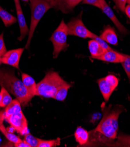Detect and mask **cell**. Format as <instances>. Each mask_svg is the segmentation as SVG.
<instances>
[{
    "instance_id": "obj_1",
    "label": "cell",
    "mask_w": 130,
    "mask_h": 147,
    "mask_svg": "<svg viewBox=\"0 0 130 147\" xmlns=\"http://www.w3.org/2000/svg\"><path fill=\"white\" fill-rule=\"evenodd\" d=\"M124 108L121 105H117L112 108L110 106L104 110L103 119L97 127L94 133L100 134L108 140L117 138L119 129V118Z\"/></svg>"
},
{
    "instance_id": "obj_2",
    "label": "cell",
    "mask_w": 130,
    "mask_h": 147,
    "mask_svg": "<svg viewBox=\"0 0 130 147\" xmlns=\"http://www.w3.org/2000/svg\"><path fill=\"white\" fill-rule=\"evenodd\" d=\"M0 85L15 96L23 106H28L32 98L22 81L17 78L11 71L0 69Z\"/></svg>"
},
{
    "instance_id": "obj_3",
    "label": "cell",
    "mask_w": 130,
    "mask_h": 147,
    "mask_svg": "<svg viewBox=\"0 0 130 147\" xmlns=\"http://www.w3.org/2000/svg\"><path fill=\"white\" fill-rule=\"evenodd\" d=\"M65 82L58 73L49 71L45 77L37 84L36 96L53 98L58 88Z\"/></svg>"
},
{
    "instance_id": "obj_4",
    "label": "cell",
    "mask_w": 130,
    "mask_h": 147,
    "mask_svg": "<svg viewBox=\"0 0 130 147\" xmlns=\"http://www.w3.org/2000/svg\"><path fill=\"white\" fill-rule=\"evenodd\" d=\"M31 9V20L30 31L28 33V40L25 48L29 49L31 39L35 29L45 13L51 8L52 5L45 0H30Z\"/></svg>"
},
{
    "instance_id": "obj_5",
    "label": "cell",
    "mask_w": 130,
    "mask_h": 147,
    "mask_svg": "<svg viewBox=\"0 0 130 147\" xmlns=\"http://www.w3.org/2000/svg\"><path fill=\"white\" fill-rule=\"evenodd\" d=\"M67 26L62 20L50 39L53 45V54L54 58H57L61 51H65L67 48Z\"/></svg>"
},
{
    "instance_id": "obj_6",
    "label": "cell",
    "mask_w": 130,
    "mask_h": 147,
    "mask_svg": "<svg viewBox=\"0 0 130 147\" xmlns=\"http://www.w3.org/2000/svg\"><path fill=\"white\" fill-rule=\"evenodd\" d=\"M68 35L76 36L82 38H92L96 34L90 31L83 24L81 18H77L71 20L67 24Z\"/></svg>"
},
{
    "instance_id": "obj_7",
    "label": "cell",
    "mask_w": 130,
    "mask_h": 147,
    "mask_svg": "<svg viewBox=\"0 0 130 147\" xmlns=\"http://www.w3.org/2000/svg\"><path fill=\"white\" fill-rule=\"evenodd\" d=\"M97 83L104 100L106 102L108 101L112 92L118 86L119 79L113 75H108L105 78L98 79Z\"/></svg>"
},
{
    "instance_id": "obj_8",
    "label": "cell",
    "mask_w": 130,
    "mask_h": 147,
    "mask_svg": "<svg viewBox=\"0 0 130 147\" xmlns=\"http://www.w3.org/2000/svg\"><path fill=\"white\" fill-rule=\"evenodd\" d=\"M5 120L10 124L14 130L17 131L21 136H25L29 133L28 121L22 111L6 117Z\"/></svg>"
},
{
    "instance_id": "obj_9",
    "label": "cell",
    "mask_w": 130,
    "mask_h": 147,
    "mask_svg": "<svg viewBox=\"0 0 130 147\" xmlns=\"http://www.w3.org/2000/svg\"><path fill=\"white\" fill-rule=\"evenodd\" d=\"M24 51V48H18L7 52L1 58L2 63L19 69L20 61Z\"/></svg>"
},
{
    "instance_id": "obj_10",
    "label": "cell",
    "mask_w": 130,
    "mask_h": 147,
    "mask_svg": "<svg viewBox=\"0 0 130 147\" xmlns=\"http://www.w3.org/2000/svg\"><path fill=\"white\" fill-rule=\"evenodd\" d=\"M14 3L15 5V9L17 14V20L18 21L20 29V36L18 37V39L20 41L23 40L26 35L29 33L30 29H28V26L26 23L25 18L21 8L20 0H13Z\"/></svg>"
},
{
    "instance_id": "obj_11",
    "label": "cell",
    "mask_w": 130,
    "mask_h": 147,
    "mask_svg": "<svg viewBox=\"0 0 130 147\" xmlns=\"http://www.w3.org/2000/svg\"><path fill=\"white\" fill-rule=\"evenodd\" d=\"M125 57V54L119 53L112 49L106 51L102 55L96 57V59L110 63H118L124 61Z\"/></svg>"
},
{
    "instance_id": "obj_12",
    "label": "cell",
    "mask_w": 130,
    "mask_h": 147,
    "mask_svg": "<svg viewBox=\"0 0 130 147\" xmlns=\"http://www.w3.org/2000/svg\"><path fill=\"white\" fill-rule=\"evenodd\" d=\"M102 9L103 12L111 20V21L114 23V24L117 27V28L119 29V31L121 34H127L128 33V30L122 25L121 23H120V22L118 20L117 18L115 17L113 11L106 3V0H102Z\"/></svg>"
},
{
    "instance_id": "obj_13",
    "label": "cell",
    "mask_w": 130,
    "mask_h": 147,
    "mask_svg": "<svg viewBox=\"0 0 130 147\" xmlns=\"http://www.w3.org/2000/svg\"><path fill=\"white\" fill-rule=\"evenodd\" d=\"M100 37L108 43L112 45H117L118 37L113 28L110 26H106Z\"/></svg>"
},
{
    "instance_id": "obj_14",
    "label": "cell",
    "mask_w": 130,
    "mask_h": 147,
    "mask_svg": "<svg viewBox=\"0 0 130 147\" xmlns=\"http://www.w3.org/2000/svg\"><path fill=\"white\" fill-rule=\"evenodd\" d=\"M22 80L26 89L31 96L34 97L37 95V84L35 80L29 75L22 73Z\"/></svg>"
},
{
    "instance_id": "obj_15",
    "label": "cell",
    "mask_w": 130,
    "mask_h": 147,
    "mask_svg": "<svg viewBox=\"0 0 130 147\" xmlns=\"http://www.w3.org/2000/svg\"><path fill=\"white\" fill-rule=\"evenodd\" d=\"M76 142L80 146H88L90 141V133L82 127H78L75 133Z\"/></svg>"
},
{
    "instance_id": "obj_16",
    "label": "cell",
    "mask_w": 130,
    "mask_h": 147,
    "mask_svg": "<svg viewBox=\"0 0 130 147\" xmlns=\"http://www.w3.org/2000/svg\"><path fill=\"white\" fill-rule=\"evenodd\" d=\"M88 46L91 57L93 59H96L99 56L102 55L106 51L101 47L100 44L94 39H92L89 42Z\"/></svg>"
},
{
    "instance_id": "obj_17",
    "label": "cell",
    "mask_w": 130,
    "mask_h": 147,
    "mask_svg": "<svg viewBox=\"0 0 130 147\" xmlns=\"http://www.w3.org/2000/svg\"><path fill=\"white\" fill-rule=\"evenodd\" d=\"M4 111L5 114V117L12 114L22 111L21 102L17 99L12 100L10 103L5 107Z\"/></svg>"
},
{
    "instance_id": "obj_18",
    "label": "cell",
    "mask_w": 130,
    "mask_h": 147,
    "mask_svg": "<svg viewBox=\"0 0 130 147\" xmlns=\"http://www.w3.org/2000/svg\"><path fill=\"white\" fill-rule=\"evenodd\" d=\"M0 18L2 20L5 26H11L15 24L17 21V19L15 17L12 16L1 6H0Z\"/></svg>"
},
{
    "instance_id": "obj_19",
    "label": "cell",
    "mask_w": 130,
    "mask_h": 147,
    "mask_svg": "<svg viewBox=\"0 0 130 147\" xmlns=\"http://www.w3.org/2000/svg\"><path fill=\"white\" fill-rule=\"evenodd\" d=\"M70 87V84H68L67 82L63 83L58 88L53 98L61 101H64L67 96L68 90Z\"/></svg>"
},
{
    "instance_id": "obj_20",
    "label": "cell",
    "mask_w": 130,
    "mask_h": 147,
    "mask_svg": "<svg viewBox=\"0 0 130 147\" xmlns=\"http://www.w3.org/2000/svg\"><path fill=\"white\" fill-rule=\"evenodd\" d=\"M0 131L5 136V137L12 143L17 144L18 142H20L21 141H22L20 137L15 136L14 134L12 133L11 131H8L3 125H0Z\"/></svg>"
},
{
    "instance_id": "obj_21",
    "label": "cell",
    "mask_w": 130,
    "mask_h": 147,
    "mask_svg": "<svg viewBox=\"0 0 130 147\" xmlns=\"http://www.w3.org/2000/svg\"><path fill=\"white\" fill-rule=\"evenodd\" d=\"M117 146H130V136L120 134L117 137V141L114 145Z\"/></svg>"
},
{
    "instance_id": "obj_22",
    "label": "cell",
    "mask_w": 130,
    "mask_h": 147,
    "mask_svg": "<svg viewBox=\"0 0 130 147\" xmlns=\"http://www.w3.org/2000/svg\"><path fill=\"white\" fill-rule=\"evenodd\" d=\"M24 140L30 144L31 147H38V145L41 141L40 139L35 137L30 133H28L24 136Z\"/></svg>"
},
{
    "instance_id": "obj_23",
    "label": "cell",
    "mask_w": 130,
    "mask_h": 147,
    "mask_svg": "<svg viewBox=\"0 0 130 147\" xmlns=\"http://www.w3.org/2000/svg\"><path fill=\"white\" fill-rule=\"evenodd\" d=\"M61 144V139L57 138L56 140H41L38 147H55Z\"/></svg>"
},
{
    "instance_id": "obj_24",
    "label": "cell",
    "mask_w": 130,
    "mask_h": 147,
    "mask_svg": "<svg viewBox=\"0 0 130 147\" xmlns=\"http://www.w3.org/2000/svg\"><path fill=\"white\" fill-rule=\"evenodd\" d=\"M1 90L3 92V98H2L1 104H0V107L4 108L10 103V102L12 101V99L10 94H9L8 92L5 89L4 87H2Z\"/></svg>"
},
{
    "instance_id": "obj_25",
    "label": "cell",
    "mask_w": 130,
    "mask_h": 147,
    "mask_svg": "<svg viewBox=\"0 0 130 147\" xmlns=\"http://www.w3.org/2000/svg\"><path fill=\"white\" fill-rule=\"evenodd\" d=\"M121 63L126 73L130 83V56L125 55V59Z\"/></svg>"
},
{
    "instance_id": "obj_26",
    "label": "cell",
    "mask_w": 130,
    "mask_h": 147,
    "mask_svg": "<svg viewBox=\"0 0 130 147\" xmlns=\"http://www.w3.org/2000/svg\"><path fill=\"white\" fill-rule=\"evenodd\" d=\"M55 7L62 11L64 13H66L67 10L66 8V0H55Z\"/></svg>"
},
{
    "instance_id": "obj_27",
    "label": "cell",
    "mask_w": 130,
    "mask_h": 147,
    "mask_svg": "<svg viewBox=\"0 0 130 147\" xmlns=\"http://www.w3.org/2000/svg\"><path fill=\"white\" fill-rule=\"evenodd\" d=\"M82 1L83 0H66V8L67 11L72 10L76 5Z\"/></svg>"
},
{
    "instance_id": "obj_28",
    "label": "cell",
    "mask_w": 130,
    "mask_h": 147,
    "mask_svg": "<svg viewBox=\"0 0 130 147\" xmlns=\"http://www.w3.org/2000/svg\"><path fill=\"white\" fill-rule=\"evenodd\" d=\"M82 3L84 4L92 5L100 9H102V0H83Z\"/></svg>"
},
{
    "instance_id": "obj_29",
    "label": "cell",
    "mask_w": 130,
    "mask_h": 147,
    "mask_svg": "<svg viewBox=\"0 0 130 147\" xmlns=\"http://www.w3.org/2000/svg\"><path fill=\"white\" fill-rule=\"evenodd\" d=\"M116 7L121 12H124L127 0H112Z\"/></svg>"
},
{
    "instance_id": "obj_30",
    "label": "cell",
    "mask_w": 130,
    "mask_h": 147,
    "mask_svg": "<svg viewBox=\"0 0 130 147\" xmlns=\"http://www.w3.org/2000/svg\"><path fill=\"white\" fill-rule=\"evenodd\" d=\"M93 39L96 40L100 44V46L102 47V48H103L104 49H106V51L111 49V48L110 47V46L108 45L107 43L106 42H105L104 40H103L100 36H97V35H95V36L94 37V38H93Z\"/></svg>"
},
{
    "instance_id": "obj_31",
    "label": "cell",
    "mask_w": 130,
    "mask_h": 147,
    "mask_svg": "<svg viewBox=\"0 0 130 147\" xmlns=\"http://www.w3.org/2000/svg\"><path fill=\"white\" fill-rule=\"evenodd\" d=\"M3 33L0 35V59L7 52L4 40Z\"/></svg>"
},
{
    "instance_id": "obj_32",
    "label": "cell",
    "mask_w": 130,
    "mask_h": 147,
    "mask_svg": "<svg viewBox=\"0 0 130 147\" xmlns=\"http://www.w3.org/2000/svg\"><path fill=\"white\" fill-rule=\"evenodd\" d=\"M14 146L15 147H31L30 144H28L25 140H22L20 142L14 144Z\"/></svg>"
},
{
    "instance_id": "obj_33",
    "label": "cell",
    "mask_w": 130,
    "mask_h": 147,
    "mask_svg": "<svg viewBox=\"0 0 130 147\" xmlns=\"http://www.w3.org/2000/svg\"><path fill=\"white\" fill-rule=\"evenodd\" d=\"M5 119V114L4 110L0 111V125L3 124L4 120Z\"/></svg>"
},
{
    "instance_id": "obj_34",
    "label": "cell",
    "mask_w": 130,
    "mask_h": 147,
    "mask_svg": "<svg viewBox=\"0 0 130 147\" xmlns=\"http://www.w3.org/2000/svg\"><path fill=\"white\" fill-rule=\"evenodd\" d=\"M124 12L127 15V16L128 17V18L130 20V4H128V5H127L125 7Z\"/></svg>"
},
{
    "instance_id": "obj_35",
    "label": "cell",
    "mask_w": 130,
    "mask_h": 147,
    "mask_svg": "<svg viewBox=\"0 0 130 147\" xmlns=\"http://www.w3.org/2000/svg\"><path fill=\"white\" fill-rule=\"evenodd\" d=\"M47 2H48L52 7H55V0H45Z\"/></svg>"
},
{
    "instance_id": "obj_36",
    "label": "cell",
    "mask_w": 130,
    "mask_h": 147,
    "mask_svg": "<svg viewBox=\"0 0 130 147\" xmlns=\"http://www.w3.org/2000/svg\"><path fill=\"white\" fill-rule=\"evenodd\" d=\"M2 98H3V92L1 90L0 91V104H1V102L2 101Z\"/></svg>"
},
{
    "instance_id": "obj_37",
    "label": "cell",
    "mask_w": 130,
    "mask_h": 147,
    "mask_svg": "<svg viewBox=\"0 0 130 147\" xmlns=\"http://www.w3.org/2000/svg\"><path fill=\"white\" fill-rule=\"evenodd\" d=\"M22 1H25V2H28V1H30V0H22Z\"/></svg>"
},
{
    "instance_id": "obj_38",
    "label": "cell",
    "mask_w": 130,
    "mask_h": 147,
    "mask_svg": "<svg viewBox=\"0 0 130 147\" xmlns=\"http://www.w3.org/2000/svg\"><path fill=\"white\" fill-rule=\"evenodd\" d=\"M127 3L128 4H130V0H127Z\"/></svg>"
},
{
    "instance_id": "obj_39",
    "label": "cell",
    "mask_w": 130,
    "mask_h": 147,
    "mask_svg": "<svg viewBox=\"0 0 130 147\" xmlns=\"http://www.w3.org/2000/svg\"><path fill=\"white\" fill-rule=\"evenodd\" d=\"M1 63H2V62H1V59H0V65H1Z\"/></svg>"
}]
</instances>
